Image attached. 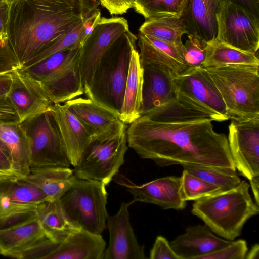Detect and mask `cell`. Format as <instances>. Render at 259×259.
Masks as SVG:
<instances>
[{"label": "cell", "instance_id": "1", "mask_svg": "<svg viewBox=\"0 0 259 259\" xmlns=\"http://www.w3.org/2000/svg\"><path fill=\"white\" fill-rule=\"evenodd\" d=\"M209 114L177 99L141 115L126 129L128 146L157 165H194L236 171L228 138Z\"/></svg>", "mask_w": 259, "mask_h": 259}, {"label": "cell", "instance_id": "2", "mask_svg": "<svg viewBox=\"0 0 259 259\" xmlns=\"http://www.w3.org/2000/svg\"><path fill=\"white\" fill-rule=\"evenodd\" d=\"M88 16L69 0H10L5 44L20 69Z\"/></svg>", "mask_w": 259, "mask_h": 259}, {"label": "cell", "instance_id": "3", "mask_svg": "<svg viewBox=\"0 0 259 259\" xmlns=\"http://www.w3.org/2000/svg\"><path fill=\"white\" fill-rule=\"evenodd\" d=\"M245 181L235 188L201 198L192 205V213L215 234L228 241L240 236L248 220L259 212Z\"/></svg>", "mask_w": 259, "mask_h": 259}, {"label": "cell", "instance_id": "4", "mask_svg": "<svg viewBox=\"0 0 259 259\" xmlns=\"http://www.w3.org/2000/svg\"><path fill=\"white\" fill-rule=\"evenodd\" d=\"M258 67L231 64L205 68L221 95L229 119L241 122L259 118Z\"/></svg>", "mask_w": 259, "mask_h": 259}, {"label": "cell", "instance_id": "5", "mask_svg": "<svg viewBox=\"0 0 259 259\" xmlns=\"http://www.w3.org/2000/svg\"><path fill=\"white\" fill-rule=\"evenodd\" d=\"M137 37L130 30L104 54L95 70L92 81L84 92L87 97L120 114L128 72L132 45Z\"/></svg>", "mask_w": 259, "mask_h": 259}, {"label": "cell", "instance_id": "6", "mask_svg": "<svg viewBox=\"0 0 259 259\" xmlns=\"http://www.w3.org/2000/svg\"><path fill=\"white\" fill-rule=\"evenodd\" d=\"M105 185L76 178L59 198L67 215L81 228L101 234L106 228L107 192Z\"/></svg>", "mask_w": 259, "mask_h": 259}, {"label": "cell", "instance_id": "7", "mask_svg": "<svg viewBox=\"0 0 259 259\" xmlns=\"http://www.w3.org/2000/svg\"><path fill=\"white\" fill-rule=\"evenodd\" d=\"M127 126L109 135L92 139L74 167L76 178L108 185L124 162L128 149Z\"/></svg>", "mask_w": 259, "mask_h": 259}, {"label": "cell", "instance_id": "8", "mask_svg": "<svg viewBox=\"0 0 259 259\" xmlns=\"http://www.w3.org/2000/svg\"><path fill=\"white\" fill-rule=\"evenodd\" d=\"M28 143L31 168L66 167L71 164L50 110L20 123Z\"/></svg>", "mask_w": 259, "mask_h": 259}, {"label": "cell", "instance_id": "9", "mask_svg": "<svg viewBox=\"0 0 259 259\" xmlns=\"http://www.w3.org/2000/svg\"><path fill=\"white\" fill-rule=\"evenodd\" d=\"M173 82L179 101L209 114L214 121L229 119L221 95L205 68L188 67L175 76Z\"/></svg>", "mask_w": 259, "mask_h": 259}, {"label": "cell", "instance_id": "10", "mask_svg": "<svg viewBox=\"0 0 259 259\" xmlns=\"http://www.w3.org/2000/svg\"><path fill=\"white\" fill-rule=\"evenodd\" d=\"M215 38L230 46L256 54L259 47V18L230 1L221 3L215 14Z\"/></svg>", "mask_w": 259, "mask_h": 259}, {"label": "cell", "instance_id": "11", "mask_svg": "<svg viewBox=\"0 0 259 259\" xmlns=\"http://www.w3.org/2000/svg\"><path fill=\"white\" fill-rule=\"evenodd\" d=\"M48 200L38 187L16 177L0 179V230L35 218L37 206Z\"/></svg>", "mask_w": 259, "mask_h": 259}, {"label": "cell", "instance_id": "12", "mask_svg": "<svg viewBox=\"0 0 259 259\" xmlns=\"http://www.w3.org/2000/svg\"><path fill=\"white\" fill-rule=\"evenodd\" d=\"M129 30L123 17H101L79 52V65L84 93L90 87L97 66L106 51Z\"/></svg>", "mask_w": 259, "mask_h": 259}, {"label": "cell", "instance_id": "13", "mask_svg": "<svg viewBox=\"0 0 259 259\" xmlns=\"http://www.w3.org/2000/svg\"><path fill=\"white\" fill-rule=\"evenodd\" d=\"M227 137L236 169L248 180L259 176V118L231 120Z\"/></svg>", "mask_w": 259, "mask_h": 259}, {"label": "cell", "instance_id": "14", "mask_svg": "<svg viewBox=\"0 0 259 259\" xmlns=\"http://www.w3.org/2000/svg\"><path fill=\"white\" fill-rule=\"evenodd\" d=\"M113 180L124 187L133 197L135 202L157 205L163 209H184L186 201L183 200L180 193V178L175 176L159 178L142 185H137L120 173Z\"/></svg>", "mask_w": 259, "mask_h": 259}, {"label": "cell", "instance_id": "15", "mask_svg": "<svg viewBox=\"0 0 259 259\" xmlns=\"http://www.w3.org/2000/svg\"><path fill=\"white\" fill-rule=\"evenodd\" d=\"M225 1L239 4L259 18V0H189L180 17L187 34L205 42L215 38V14L220 4Z\"/></svg>", "mask_w": 259, "mask_h": 259}, {"label": "cell", "instance_id": "16", "mask_svg": "<svg viewBox=\"0 0 259 259\" xmlns=\"http://www.w3.org/2000/svg\"><path fill=\"white\" fill-rule=\"evenodd\" d=\"M135 202L121 203L114 215H108L106 225L109 232V241L103 259H145V248L137 239L130 220L129 206Z\"/></svg>", "mask_w": 259, "mask_h": 259}, {"label": "cell", "instance_id": "17", "mask_svg": "<svg viewBox=\"0 0 259 259\" xmlns=\"http://www.w3.org/2000/svg\"><path fill=\"white\" fill-rule=\"evenodd\" d=\"M12 82L8 96L19 116L20 123L31 117L50 111L54 103L41 82L20 69L12 72Z\"/></svg>", "mask_w": 259, "mask_h": 259}, {"label": "cell", "instance_id": "18", "mask_svg": "<svg viewBox=\"0 0 259 259\" xmlns=\"http://www.w3.org/2000/svg\"><path fill=\"white\" fill-rule=\"evenodd\" d=\"M65 104L92 139L116 133L126 126L116 112L88 98L77 97Z\"/></svg>", "mask_w": 259, "mask_h": 259}, {"label": "cell", "instance_id": "19", "mask_svg": "<svg viewBox=\"0 0 259 259\" xmlns=\"http://www.w3.org/2000/svg\"><path fill=\"white\" fill-rule=\"evenodd\" d=\"M80 48L41 82L54 104L65 103L84 94L79 65Z\"/></svg>", "mask_w": 259, "mask_h": 259}, {"label": "cell", "instance_id": "20", "mask_svg": "<svg viewBox=\"0 0 259 259\" xmlns=\"http://www.w3.org/2000/svg\"><path fill=\"white\" fill-rule=\"evenodd\" d=\"M231 242L214 235L206 225L198 224L188 227L169 244L179 259H201Z\"/></svg>", "mask_w": 259, "mask_h": 259}, {"label": "cell", "instance_id": "21", "mask_svg": "<svg viewBox=\"0 0 259 259\" xmlns=\"http://www.w3.org/2000/svg\"><path fill=\"white\" fill-rule=\"evenodd\" d=\"M175 76L170 70L163 66L148 65L143 68L141 116L176 100L173 82Z\"/></svg>", "mask_w": 259, "mask_h": 259}, {"label": "cell", "instance_id": "22", "mask_svg": "<svg viewBox=\"0 0 259 259\" xmlns=\"http://www.w3.org/2000/svg\"><path fill=\"white\" fill-rule=\"evenodd\" d=\"M137 40L143 68L148 65H159L168 69L176 76L189 67L184 59L183 46L179 47L141 33Z\"/></svg>", "mask_w": 259, "mask_h": 259}, {"label": "cell", "instance_id": "23", "mask_svg": "<svg viewBox=\"0 0 259 259\" xmlns=\"http://www.w3.org/2000/svg\"><path fill=\"white\" fill-rule=\"evenodd\" d=\"M50 111L58 125L70 164L75 167L92 138L65 104H54Z\"/></svg>", "mask_w": 259, "mask_h": 259}, {"label": "cell", "instance_id": "24", "mask_svg": "<svg viewBox=\"0 0 259 259\" xmlns=\"http://www.w3.org/2000/svg\"><path fill=\"white\" fill-rule=\"evenodd\" d=\"M106 246L101 234L81 228L69 234L45 259H103Z\"/></svg>", "mask_w": 259, "mask_h": 259}, {"label": "cell", "instance_id": "25", "mask_svg": "<svg viewBox=\"0 0 259 259\" xmlns=\"http://www.w3.org/2000/svg\"><path fill=\"white\" fill-rule=\"evenodd\" d=\"M143 84V68L136 41L132 46L123 101L119 114L120 120L125 124H130L141 116Z\"/></svg>", "mask_w": 259, "mask_h": 259}, {"label": "cell", "instance_id": "26", "mask_svg": "<svg viewBox=\"0 0 259 259\" xmlns=\"http://www.w3.org/2000/svg\"><path fill=\"white\" fill-rule=\"evenodd\" d=\"M48 238L36 217L15 226L0 230L1 255L12 257Z\"/></svg>", "mask_w": 259, "mask_h": 259}, {"label": "cell", "instance_id": "27", "mask_svg": "<svg viewBox=\"0 0 259 259\" xmlns=\"http://www.w3.org/2000/svg\"><path fill=\"white\" fill-rule=\"evenodd\" d=\"M74 170L66 167H43L31 168L21 179L40 189L48 200L59 199L76 179Z\"/></svg>", "mask_w": 259, "mask_h": 259}, {"label": "cell", "instance_id": "28", "mask_svg": "<svg viewBox=\"0 0 259 259\" xmlns=\"http://www.w3.org/2000/svg\"><path fill=\"white\" fill-rule=\"evenodd\" d=\"M36 217L47 237L58 243L81 229L67 215L59 199L39 204L36 209Z\"/></svg>", "mask_w": 259, "mask_h": 259}, {"label": "cell", "instance_id": "29", "mask_svg": "<svg viewBox=\"0 0 259 259\" xmlns=\"http://www.w3.org/2000/svg\"><path fill=\"white\" fill-rule=\"evenodd\" d=\"M0 138L10 151L17 177H25L30 170V154L27 139L20 123L0 125Z\"/></svg>", "mask_w": 259, "mask_h": 259}, {"label": "cell", "instance_id": "30", "mask_svg": "<svg viewBox=\"0 0 259 259\" xmlns=\"http://www.w3.org/2000/svg\"><path fill=\"white\" fill-rule=\"evenodd\" d=\"M205 57L202 67H217L231 64L259 66L255 54L237 49L215 38L206 42Z\"/></svg>", "mask_w": 259, "mask_h": 259}, {"label": "cell", "instance_id": "31", "mask_svg": "<svg viewBox=\"0 0 259 259\" xmlns=\"http://www.w3.org/2000/svg\"><path fill=\"white\" fill-rule=\"evenodd\" d=\"M139 33L183 47L182 38L187 30L180 18L161 17L146 20L139 28Z\"/></svg>", "mask_w": 259, "mask_h": 259}, {"label": "cell", "instance_id": "32", "mask_svg": "<svg viewBox=\"0 0 259 259\" xmlns=\"http://www.w3.org/2000/svg\"><path fill=\"white\" fill-rule=\"evenodd\" d=\"M189 0H135L133 8L146 20L161 17L180 18Z\"/></svg>", "mask_w": 259, "mask_h": 259}, {"label": "cell", "instance_id": "33", "mask_svg": "<svg viewBox=\"0 0 259 259\" xmlns=\"http://www.w3.org/2000/svg\"><path fill=\"white\" fill-rule=\"evenodd\" d=\"M182 166L191 174L218 187L221 192L235 188L241 182L236 171L194 165Z\"/></svg>", "mask_w": 259, "mask_h": 259}, {"label": "cell", "instance_id": "34", "mask_svg": "<svg viewBox=\"0 0 259 259\" xmlns=\"http://www.w3.org/2000/svg\"><path fill=\"white\" fill-rule=\"evenodd\" d=\"M180 178V193L185 201L197 200L221 192L220 188L183 170Z\"/></svg>", "mask_w": 259, "mask_h": 259}, {"label": "cell", "instance_id": "35", "mask_svg": "<svg viewBox=\"0 0 259 259\" xmlns=\"http://www.w3.org/2000/svg\"><path fill=\"white\" fill-rule=\"evenodd\" d=\"M83 20L66 34L25 63L20 69L36 64L57 52L69 48L81 47L87 38L84 32Z\"/></svg>", "mask_w": 259, "mask_h": 259}, {"label": "cell", "instance_id": "36", "mask_svg": "<svg viewBox=\"0 0 259 259\" xmlns=\"http://www.w3.org/2000/svg\"><path fill=\"white\" fill-rule=\"evenodd\" d=\"M79 48L57 52L36 64L20 69L30 78L41 82Z\"/></svg>", "mask_w": 259, "mask_h": 259}, {"label": "cell", "instance_id": "37", "mask_svg": "<svg viewBox=\"0 0 259 259\" xmlns=\"http://www.w3.org/2000/svg\"><path fill=\"white\" fill-rule=\"evenodd\" d=\"M206 42L192 35H188L183 45L186 63L189 67H202L205 57Z\"/></svg>", "mask_w": 259, "mask_h": 259}, {"label": "cell", "instance_id": "38", "mask_svg": "<svg viewBox=\"0 0 259 259\" xmlns=\"http://www.w3.org/2000/svg\"><path fill=\"white\" fill-rule=\"evenodd\" d=\"M247 252L246 241L240 239L232 241L226 246L203 256L201 259H245Z\"/></svg>", "mask_w": 259, "mask_h": 259}, {"label": "cell", "instance_id": "39", "mask_svg": "<svg viewBox=\"0 0 259 259\" xmlns=\"http://www.w3.org/2000/svg\"><path fill=\"white\" fill-rule=\"evenodd\" d=\"M60 243L46 238L31 247L14 254L16 258H44L54 251Z\"/></svg>", "mask_w": 259, "mask_h": 259}, {"label": "cell", "instance_id": "40", "mask_svg": "<svg viewBox=\"0 0 259 259\" xmlns=\"http://www.w3.org/2000/svg\"><path fill=\"white\" fill-rule=\"evenodd\" d=\"M151 259H179L171 248L168 240L162 236L156 237L150 250Z\"/></svg>", "mask_w": 259, "mask_h": 259}, {"label": "cell", "instance_id": "41", "mask_svg": "<svg viewBox=\"0 0 259 259\" xmlns=\"http://www.w3.org/2000/svg\"><path fill=\"white\" fill-rule=\"evenodd\" d=\"M20 123L18 113L8 95L0 96V125Z\"/></svg>", "mask_w": 259, "mask_h": 259}, {"label": "cell", "instance_id": "42", "mask_svg": "<svg viewBox=\"0 0 259 259\" xmlns=\"http://www.w3.org/2000/svg\"><path fill=\"white\" fill-rule=\"evenodd\" d=\"M19 68L17 60L6 44H0V74L11 72Z\"/></svg>", "mask_w": 259, "mask_h": 259}, {"label": "cell", "instance_id": "43", "mask_svg": "<svg viewBox=\"0 0 259 259\" xmlns=\"http://www.w3.org/2000/svg\"><path fill=\"white\" fill-rule=\"evenodd\" d=\"M135 0H99L111 15H122L133 7Z\"/></svg>", "mask_w": 259, "mask_h": 259}, {"label": "cell", "instance_id": "44", "mask_svg": "<svg viewBox=\"0 0 259 259\" xmlns=\"http://www.w3.org/2000/svg\"><path fill=\"white\" fill-rule=\"evenodd\" d=\"M10 0H0V38L5 42Z\"/></svg>", "mask_w": 259, "mask_h": 259}, {"label": "cell", "instance_id": "45", "mask_svg": "<svg viewBox=\"0 0 259 259\" xmlns=\"http://www.w3.org/2000/svg\"><path fill=\"white\" fill-rule=\"evenodd\" d=\"M74 3L86 16H88L97 9L99 0H69Z\"/></svg>", "mask_w": 259, "mask_h": 259}, {"label": "cell", "instance_id": "46", "mask_svg": "<svg viewBox=\"0 0 259 259\" xmlns=\"http://www.w3.org/2000/svg\"><path fill=\"white\" fill-rule=\"evenodd\" d=\"M0 171L8 175L17 177L12 162L1 150H0Z\"/></svg>", "mask_w": 259, "mask_h": 259}, {"label": "cell", "instance_id": "47", "mask_svg": "<svg viewBox=\"0 0 259 259\" xmlns=\"http://www.w3.org/2000/svg\"><path fill=\"white\" fill-rule=\"evenodd\" d=\"M12 82V72L0 74V96L7 95Z\"/></svg>", "mask_w": 259, "mask_h": 259}, {"label": "cell", "instance_id": "48", "mask_svg": "<svg viewBox=\"0 0 259 259\" xmlns=\"http://www.w3.org/2000/svg\"><path fill=\"white\" fill-rule=\"evenodd\" d=\"M249 181V185L254 195L255 202L259 205V176L252 178Z\"/></svg>", "mask_w": 259, "mask_h": 259}, {"label": "cell", "instance_id": "49", "mask_svg": "<svg viewBox=\"0 0 259 259\" xmlns=\"http://www.w3.org/2000/svg\"><path fill=\"white\" fill-rule=\"evenodd\" d=\"M259 258V245L258 244L254 245L251 250L247 253L245 259H258Z\"/></svg>", "mask_w": 259, "mask_h": 259}, {"label": "cell", "instance_id": "50", "mask_svg": "<svg viewBox=\"0 0 259 259\" xmlns=\"http://www.w3.org/2000/svg\"><path fill=\"white\" fill-rule=\"evenodd\" d=\"M0 150H1L12 161L10 151L0 138Z\"/></svg>", "mask_w": 259, "mask_h": 259}, {"label": "cell", "instance_id": "51", "mask_svg": "<svg viewBox=\"0 0 259 259\" xmlns=\"http://www.w3.org/2000/svg\"><path fill=\"white\" fill-rule=\"evenodd\" d=\"M10 176H11L8 175L0 171V179L4 178V177H10ZM13 177H14V176H13Z\"/></svg>", "mask_w": 259, "mask_h": 259}, {"label": "cell", "instance_id": "52", "mask_svg": "<svg viewBox=\"0 0 259 259\" xmlns=\"http://www.w3.org/2000/svg\"><path fill=\"white\" fill-rule=\"evenodd\" d=\"M5 43L4 41H2L1 39L0 38V44Z\"/></svg>", "mask_w": 259, "mask_h": 259}, {"label": "cell", "instance_id": "53", "mask_svg": "<svg viewBox=\"0 0 259 259\" xmlns=\"http://www.w3.org/2000/svg\"><path fill=\"white\" fill-rule=\"evenodd\" d=\"M0 254L1 255V251H0Z\"/></svg>", "mask_w": 259, "mask_h": 259}]
</instances>
